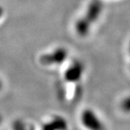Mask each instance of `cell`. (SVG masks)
Here are the masks:
<instances>
[{
  "instance_id": "1",
  "label": "cell",
  "mask_w": 130,
  "mask_h": 130,
  "mask_svg": "<svg viewBox=\"0 0 130 130\" xmlns=\"http://www.w3.org/2000/svg\"><path fill=\"white\" fill-rule=\"evenodd\" d=\"M81 122L88 130H105V125L93 110L87 108L81 114Z\"/></svg>"
},
{
  "instance_id": "2",
  "label": "cell",
  "mask_w": 130,
  "mask_h": 130,
  "mask_svg": "<svg viewBox=\"0 0 130 130\" xmlns=\"http://www.w3.org/2000/svg\"><path fill=\"white\" fill-rule=\"evenodd\" d=\"M68 51L64 47H58L54 50L42 55L40 57V62L43 65H58L63 63L68 59Z\"/></svg>"
},
{
  "instance_id": "3",
  "label": "cell",
  "mask_w": 130,
  "mask_h": 130,
  "mask_svg": "<svg viewBox=\"0 0 130 130\" xmlns=\"http://www.w3.org/2000/svg\"><path fill=\"white\" fill-rule=\"evenodd\" d=\"M85 68L80 60H74L64 73V78L68 82H77L84 75Z\"/></svg>"
},
{
  "instance_id": "4",
  "label": "cell",
  "mask_w": 130,
  "mask_h": 130,
  "mask_svg": "<svg viewBox=\"0 0 130 130\" xmlns=\"http://www.w3.org/2000/svg\"><path fill=\"white\" fill-rule=\"evenodd\" d=\"M67 126V122L63 118L56 116L50 122L45 123L42 130H66Z\"/></svg>"
},
{
  "instance_id": "5",
  "label": "cell",
  "mask_w": 130,
  "mask_h": 130,
  "mask_svg": "<svg viewBox=\"0 0 130 130\" xmlns=\"http://www.w3.org/2000/svg\"><path fill=\"white\" fill-rule=\"evenodd\" d=\"M122 108L125 111L130 110V97L125 99L122 103Z\"/></svg>"
},
{
  "instance_id": "6",
  "label": "cell",
  "mask_w": 130,
  "mask_h": 130,
  "mask_svg": "<svg viewBox=\"0 0 130 130\" xmlns=\"http://www.w3.org/2000/svg\"><path fill=\"white\" fill-rule=\"evenodd\" d=\"M3 13H4V10H3V9L0 6V18L2 17V16L3 15Z\"/></svg>"
},
{
  "instance_id": "7",
  "label": "cell",
  "mask_w": 130,
  "mask_h": 130,
  "mask_svg": "<svg viewBox=\"0 0 130 130\" xmlns=\"http://www.w3.org/2000/svg\"><path fill=\"white\" fill-rule=\"evenodd\" d=\"M2 88H3V82H2L1 79H0V90H1Z\"/></svg>"
},
{
  "instance_id": "8",
  "label": "cell",
  "mask_w": 130,
  "mask_h": 130,
  "mask_svg": "<svg viewBox=\"0 0 130 130\" xmlns=\"http://www.w3.org/2000/svg\"><path fill=\"white\" fill-rule=\"evenodd\" d=\"M2 120H3V118H2L1 115H0V124H1V122H2Z\"/></svg>"
}]
</instances>
